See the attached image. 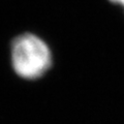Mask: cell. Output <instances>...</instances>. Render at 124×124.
Returning <instances> with one entry per match:
<instances>
[{
	"mask_svg": "<svg viewBox=\"0 0 124 124\" xmlns=\"http://www.w3.org/2000/svg\"><path fill=\"white\" fill-rule=\"evenodd\" d=\"M11 63L16 73L26 80L44 76L52 64L50 49L33 34L18 36L11 45Z\"/></svg>",
	"mask_w": 124,
	"mask_h": 124,
	"instance_id": "cell-1",
	"label": "cell"
},
{
	"mask_svg": "<svg viewBox=\"0 0 124 124\" xmlns=\"http://www.w3.org/2000/svg\"><path fill=\"white\" fill-rule=\"evenodd\" d=\"M111 2H113V3H117V4H120V5H122L124 7V0H110Z\"/></svg>",
	"mask_w": 124,
	"mask_h": 124,
	"instance_id": "cell-2",
	"label": "cell"
}]
</instances>
